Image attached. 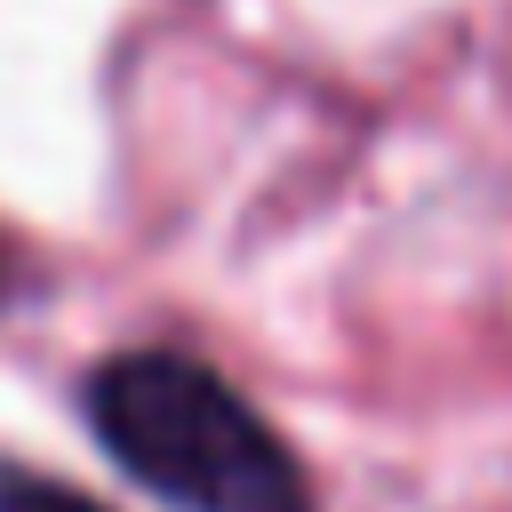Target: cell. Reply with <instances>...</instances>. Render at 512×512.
I'll return each instance as SVG.
<instances>
[{"label":"cell","mask_w":512,"mask_h":512,"mask_svg":"<svg viewBox=\"0 0 512 512\" xmlns=\"http://www.w3.org/2000/svg\"><path fill=\"white\" fill-rule=\"evenodd\" d=\"M96 440L176 512H312L288 440L200 360L120 352L80 392Z\"/></svg>","instance_id":"1"},{"label":"cell","mask_w":512,"mask_h":512,"mask_svg":"<svg viewBox=\"0 0 512 512\" xmlns=\"http://www.w3.org/2000/svg\"><path fill=\"white\" fill-rule=\"evenodd\" d=\"M0 512H104V504L48 480V472H32V464H0Z\"/></svg>","instance_id":"2"}]
</instances>
